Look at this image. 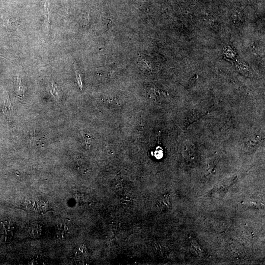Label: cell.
<instances>
[{
  "label": "cell",
  "instance_id": "1",
  "mask_svg": "<svg viewBox=\"0 0 265 265\" xmlns=\"http://www.w3.org/2000/svg\"><path fill=\"white\" fill-rule=\"evenodd\" d=\"M19 208L29 213L37 215H42L46 212L52 210L48 201L39 199L24 200L21 202Z\"/></svg>",
  "mask_w": 265,
  "mask_h": 265
},
{
  "label": "cell",
  "instance_id": "2",
  "mask_svg": "<svg viewBox=\"0 0 265 265\" xmlns=\"http://www.w3.org/2000/svg\"><path fill=\"white\" fill-rule=\"evenodd\" d=\"M197 148L196 145L192 142H189L185 145L183 150V156L186 161H190L194 159Z\"/></svg>",
  "mask_w": 265,
  "mask_h": 265
},
{
  "label": "cell",
  "instance_id": "3",
  "mask_svg": "<svg viewBox=\"0 0 265 265\" xmlns=\"http://www.w3.org/2000/svg\"><path fill=\"white\" fill-rule=\"evenodd\" d=\"M3 112L6 118L10 119L12 114V108L11 102L9 100L8 95L5 97L4 100V104L3 107Z\"/></svg>",
  "mask_w": 265,
  "mask_h": 265
},
{
  "label": "cell",
  "instance_id": "4",
  "mask_svg": "<svg viewBox=\"0 0 265 265\" xmlns=\"http://www.w3.org/2000/svg\"><path fill=\"white\" fill-rule=\"evenodd\" d=\"M161 207L164 209H168L171 206V198L169 196H164L160 202Z\"/></svg>",
  "mask_w": 265,
  "mask_h": 265
},
{
  "label": "cell",
  "instance_id": "5",
  "mask_svg": "<svg viewBox=\"0 0 265 265\" xmlns=\"http://www.w3.org/2000/svg\"><path fill=\"white\" fill-rule=\"evenodd\" d=\"M17 84L18 85V95L20 97L24 96L25 93V88L21 82V79L19 77H17Z\"/></svg>",
  "mask_w": 265,
  "mask_h": 265
},
{
  "label": "cell",
  "instance_id": "6",
  "mask_svg": "<svg viewBox=\"0 0 265 265\" xmlns=\"http://www.w3.org/2000/svg\"><path fill=\"white\" fill-rule=\"evenodd\" d=\"M74 68H75V73H76V78L77 80L78 83V85H79V86L80 87L81 89V88H82V83H81L80 75V73H79V71H78V70L77 69L76 66L75 65Z\"/></svg>",
  "mask_w": 265,
  "mask_h": 265
},
{
  "label": "cell",
  "instance_id": "7",
  "mask_svg": "<svg viewBox=\"0 0 265 265\" xmlns=\"http://www.w3.org/2000/svg\"><path fill=\"white\" fill-rule=\"evenodd\" d=\"M51 91L52 94L54 96V97L56 99L58 98V89H57V87H56V85L55 84H54V83H53L52 88Z\"/></svg>",
  "mask_w": 265,
  "mask_h": 265
},
{
  "label": "cell",
  "instance_id": "8",
  "mask_svg": "<svg viewBox=\"0 0 265 265\" xmlns=\"http://www.w3.org/2000/svg\"><path fill=\"white\" fill-rule=\"evenodd\" d=\"M81 134L82 135V136H83L84 139L85 141L86 145H87L89 146V139H91V137H90V136H89V135H88V134L84 132L82 130H81Z\"/></svg>",
  "mask_w": 265,
  "mask_h": 265
},
{
  "label": "cell",
  "instance_id": "9",
  "mask_svg": "<svg viewBox=\"0 0 265 265\" xmlns=\"http://www.w3.org/2000/svg\"><path fill=\"white\" fill-rule=\"evenodd\" d=\"M45 8V17H46V20L47 22L49 23V12L48 5L47 4V2H45L44 4Z\"/></svg>",
  "mask_w": 265,
  "mask_h": 265
},
{
  "label": "cell",
  "instance_id": "10",
  "mask_svg": "<svg viewBox=\"0 0 265 265\" xmlns=\"http://www.w3.org/2000/svg\"><path fill=\"white\" fill-rule=\"evenodd\" d=\"M43 261H42V260L41 259H33L32 260V261H31L30 262V264L29 263V264H30V265H37V264H44L43 263H44Z\"/></svg>",
  "mask_w": 265,
  "mask_h": 265
}]
</instances>
